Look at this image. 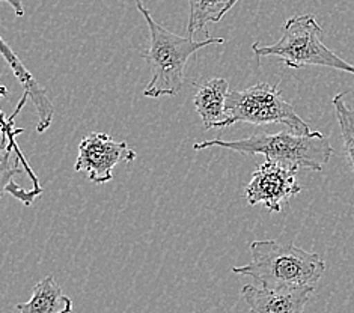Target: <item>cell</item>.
Instances as JSON below:
<instances>
[{"mask_svg":"<svg viewBox=\"0 0 354 313\" xmlns=\"http://www.w3.org/2000/svg\"><path fill=\"white\" fill-rule=\"evenodd\" d=\"M226 126L237 122L252 125L283 124L297 134H309L310 126L297 115L294 106L276 84L257 83L243 91H232L226 98Z\"/></svg>","mask_w":354,"mask_h":313,"instance_id":"obj_5","label":"cell"},{"mask_svg":"<svg viewBox=\"0 0 354 313\" xmlns=\"http://www.w3.org/2000/svg\"><path fill=\"white\" fill-rule=\"evenodd\" d=\"M208 148H223L243 155H264L267 162L279 163L296 171L306 169L314 172H322L333 155L330 140L319 131L309 134H297L291 130L276 134L258 133L246 139H212L193 145L195 151Z\"/></svg>","mask_w":354,"mask_h":313,"instance_id":"obj_2","label":"cell"},{"mask_svg":"<svg viewBox=\"0 0 354 313\" xmlns=\"http://www.w3.org/2000/svg\"><path fill=\"white\" fill-rule=\"evenodd\" d=\"M0 53H2L6 64L10 65L14 75L21 83L24 92L29 95L32 104L35 106L37 115H38V122H37V133L43 134L50 129V125L53 122V115H55V106L50 98L47 97L46 89L41 86L33 77L32 73L24 66L21 59L14 53V50L6 44L3 39H0Z\"/></svg>","mask_w":354,"mask_h":313,"instance_id":"obj_9","label":"cell"},{"mask_svg":"<svg viewBox=\"0 0 354 313\" xmlns=\"http://www.w3.org/2000/svg\"><path fill=\"white\" fill-rule=\"evenodd\" d=\"M323 28L312 14L294 15L283 24L281 39L272 46L254 42L252 50L257 59L279 57L292 70L305 66H327L354 74V65L333 53L322 41Z\"/></svg>","mask_w":354,"mask_h":313,"instance_id":"obj_4","label":"cell"},{"mask_svg":"<svg viewBox=\"0 0 354 313\" xmlns=\"http://www.w3.org/2000/svg\"><path fill=\"white\" fill-rule=\"evenodd\" d=\"M134 160L136 151L127 142H116L106 133H89L80 142L74 171L85 172L91 182L106 184L113 180L116 164Z\"/></svg>","mask_w":354,"mask_h":313,"instance_id":"obj_6","label":"cell"},{"mask_svg":"<svg viewBox=\"0 0 354 313\" xmlns=\"http://www.w3.org/2000/svg\"><path fill=\"white\" fill-rule=\"evenodd\" d=\"M20 313H71L73 301L62 294L53 276H47L33 286L29 301L15 304Z\"/></svg>","mask_w":354,"mask_h":313,"instance_id":"obj_11","label":"cell"},{"mask_svg":"<svg viewBox=\"0 0 354 313\" xmlns=\"http://www.w3.org/2000/svg\"><path fill=\"white\" fill-rule=\"evenodd\" d=\"M2 2L10 3L12 10L15 11L17 17H23L24 15V6H23V0H2Z\"/></svg>","mask_w":354,"mask_h":313,"instance_id":"obj_15","label":"cell"},{"mask_svg":"<svg viewBox=\"0 0 354 313\" xmlns=\"http://www.w3.org/2000/svg\"><path fill=\"white\" fill-rule=\"evenodd\" d=\"M189 2V37L198 32H207V26L218 23L237 5L239 0H187Z\"/></svg>","mask_w":354,"mask_h":313,"instance_id":"obj_12","label":"cell"},{"mask_svg":"<svg viewBox=\"0 0 354 313\" xmlns=\"http://www.w3.org/2000/svg\"><path fill=\"white\" fill-rule=\"evenodd\" d=\"M252 260L232 267L239 276L252 277L268 290L315 287L326 272V262L318 253L306 252L292 243L277 240L254 241L249 245Z\"/></svg>","mask_w":354,"mask_h":313,"instance_id":"obj_1","label":"cell"},{"mask_svg":"<svg viewBox=\"0 0 354 313\" xmlns=\"http://www.w3.org/2000/svg\"><path fill=\"white\" fill-rule=\"evenodd\" d=\"M345 92L335 95L333 98V107L336 112V117H338L341 136L344 142L345 154H347L348 164L354 173V108H351L347 103H345Z\"/></svg>","mask_w":354,"mask_h":313,"instance_id":"obj_14","label":"cell"},{"mask_svg":"<svg viewBox=\"0 0 354 313\" xmlns=\"http://www.w3.org/2000/svg\"><path fill=\"white\" fill-rule=\"evenodd\" d=\"M315 287L296 290H268L264 286L246 285L241 290V298L250 313H305Z\"/></svg>","mask_w":354,"mask_h":313,"instance_id":"obj_8","label":"cell"},{"mask_svg":"<svg viewBox=\"0 0 354 313\" xmlns=\"http://www.w3.org/2000/svg\"><path fill=\"white\" fill-rule=\"evenodd\" d=\"M296 172V169L266 160L255 169L246 185L248 204H261L273 213H281L283 204L301 191Z\"/></svg>","mask_w":354,"mask_h":313,"instance_id":"obj_7","label":"cell"},{"mask_svg":"<svg viewBox=\"0 0 354 313\" xmlns=\"http://www.w3.org/2000/svg\"><path fill=\"white\" fill-rule=\"evenodd\" d=\"M28 99H30V98H29V95L26 94V92H24L21 99H20V103L17 104V107H15V110H14V113H11V116L6 117L5 113L2 112V148L10 149L11 152L14 151L15 160H19V162L24 166V171H26V173H28L29 178H30V181L33 182V187H32V189H35L37 191L43 193V187H41V185H39L38 176H37L35 173H33V171H32L29 163H28L26 157L23 155V152H21V149L19 148V145H17V140H15V137L24 131L23 129H15V117H17V115H19V113L21 112V108H23L24 106H26Z\"/></svg>","mask_w":354,"mask_h":313,"instance_id":"obj_13","label":"cell"},{"mask_svg":"<svg viewBox=\"0 0 354 313\" xmlns=\"http://www.w3.org/2000/svg\"><path fill=\"white\" fill-rule=\"evenodd\" d=\"M136 6L148 24L149 48L142 57L153 73L143 95L147 98L175 97L183 88L189 59L208 46L223 44L225 39L217 37H205L204 39L180 37L157 23L140 0H136Z\"/></svg>","mask_w":354,"mask_h":313,"instance_id":"obj_3","label":"cell"},{"mask_svg":"<svg viewBox=\"0 0 354 313\" xmlns=\"http://www.w3.org/2000/svg\"><path fill=\"white\" fill-rule=\"evenodd\" d=\"M227 95H230V83L222 77H214L198 84V91L193 97V106L204 122L205 130L226 126Z\"/></svg>","mask_w":354,"mask_h":313,"instance_id":"obj_10","label":"cell"}]
</instances>
